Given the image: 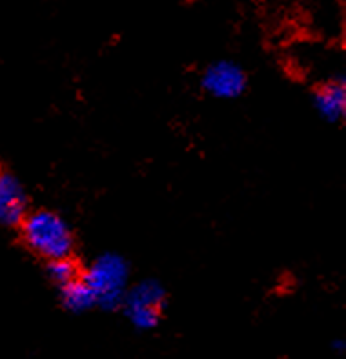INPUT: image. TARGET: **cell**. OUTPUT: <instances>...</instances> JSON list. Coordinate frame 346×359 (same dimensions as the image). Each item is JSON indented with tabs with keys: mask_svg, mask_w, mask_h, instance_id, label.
Listing matches in <instances>:
<instances>
[{
	"mask_svg": "<svg viewBox=\"0 0 346 359\" xmlns=\"http://www.w3.org/2000/svg\"><path fill=\"white\" fill-rule=\"evenodd\" d=\"M18 230L27 250L46 263L73 257L75 233L59 212L50 208L29 210Z\"/></svg>",
	"mask_w": 346,
	"mask_h": 359,
	"instance_id": "1",
	"label": "cell"
},
{
	"mask_svg": "<svg viewBox=\"0 0 346 359\" xmlns=\"http://www.w3.org/2000/svg\"><path fill=\"white\" fill-rule=\"evenodd\" d=\"M82 279L95 297L97 309H120L130 288V266L117 254H102L82 270Z\"/></svg>",
	"mask_w": 346,
	"mask_h": 359,
	"instance_id": "2",
	"label": "cell"
},
{
	"mask_svg": "<svg viewBox=\"0 0 346 359\" xmlns=\"http://www.w3.org/2000/svg\"><path fill=\"white\" fill-rule=\"evenodd\" d=\"M124 316L137 330L148 332L159 327L166 309V290L159 281L144 279L130 285L123 299Z\"/></svg>",
	"mask_w": 346,
	"mask_h": 359,
	"instance_id": "3",
	"label": "cell"
},
{
	"mask_svg": "<svg viewBox=\"0 0 346 359\" xmlns=\"http://www.w3.org/2000/svg\"><path fill=\"white\" fill-rule=\"evenodd\" d=\"M200 86L214 99L232 100L244 93L248 79L239 64L232 60H217L202 72Z\"/></svg>",
	"mask_w": 346,
	"mask_h": 359,
	"instance_id": "4",
	"label": "cell"
},
{
	"mask_svg": "<svg viewBox=\"0 0 346 359\" xmlns=\"http://www.w3.org/2000/svg\"><path fill=\"white\" fill-rule=\"evenodd\" d=\"M29 210V196L24 182L15 173L0 170V224L18 228Z\"/></svg>",
	"mask_w": 346,
	"mask_h": 359,
	"instance_id": "5",
	"label": "cell"
},
{
	"mask_svg": "<svg viewBox=\"0 0 346 359\" xmlns=\"http://www.w3.org/2000/svg\"><path fill=\"white\" fill-rule=\"evenodd\" d=\"M314 106L317 114L328 123H341L346 115V82L333 79L315 90Z\"/></svg>",
	"mask_w": 346,
	"mask_h": 359,
	"instance_id": "6",
	"label": "cell"
},
{
	"mask_svg": "<svg viewBox=\"0 0 346 359\" xmlns=\"http://www.w3.org/2000/svg\"><path fill=\"white\" fill-rule=\"evenodd\" d=\"M59 297L62 309L71 312V314H84V312L97 309L95 297L82 278L69 283L66 287H60Z\"/></svg>",
	"mask_w": 346,
	"mask_h": 359,
	"instance_id": "7",
	"label": "cell"
},
{
	"mask_svg": "<svg viewBox=\"0 0 346 359\" xmlns=\"http://www.w3.org/2000/svg\"><path fill=\"white\" fill-rule=\"evenodd\" d=\"M82 270H84V266H81L75 261V257H66V259L48 263V278H50V281L53 283L55 287L60 288L81 279Z\"/></svg>",
	"mask_w": 346,
	"mask_h": 359,
	"instance_id": "8",
	"label": "cell"
},
{
	"mask_svg": "<svg viewBox=\"0 0 346 359\" xmlns=\"http://www.w3.org/2000/svg\"><path fill=\"white\" fill-rule=\"evenodd\" d=\"M333 348H335L337 352H342V351H345V343L335 341V343H333Z\"/></svg>",
	"mask_w": 346,
	"mask_h": 359,
	"instance_id": "9",
	"label": "cell"
}]
</instances>
